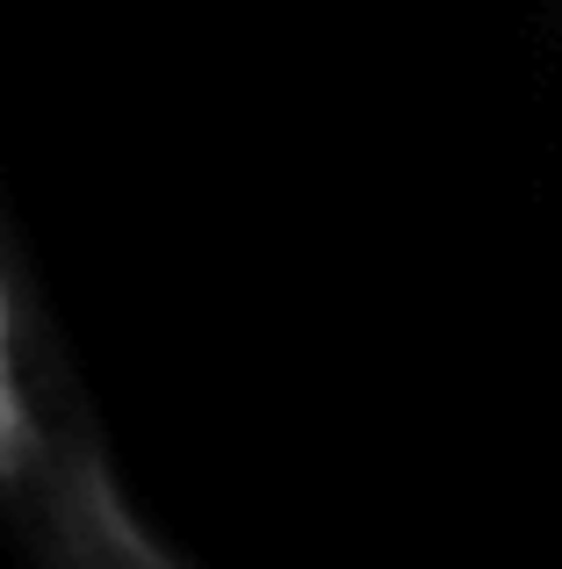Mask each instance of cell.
<instances>
[{"instance_id":"1","label":"cell","mask_w":562,"mask_h":569,"mask_svg":"<svg viewBox=\"0 0 562 569\" xmlns=\"http://www.w3.org/2000/svg\"><path fill=\"white\" fill-rule=\"evenodd\" d=\"M0 512L58 569H181L188 556L138 512L87 411L66 347L0 246Z\"/></svg>"}]
</instances>
